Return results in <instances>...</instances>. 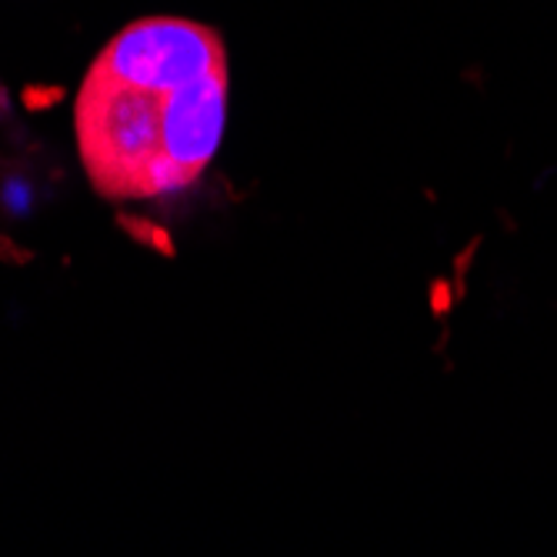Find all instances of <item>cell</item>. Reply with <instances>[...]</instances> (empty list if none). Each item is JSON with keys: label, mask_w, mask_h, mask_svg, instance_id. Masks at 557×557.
<instances>
[{"label": "cell", "mask_w": 557, "mask_h": 557, "mask_svg": "<svg viewBox=\"0 0 557 557\" xmlns=\"http://www.w3.org/2000/svg\"><path fill=\"white\" fill-rule=\"evenodd\" d=\"M94 71L150 87L177 90L227 71V50L214 27L187 17H140L117 30L94 58Z\"/></svg>", "instance_id": "2"}, {"label": "cell", "mask_w": 557, "mask_h": 557, "mask_svg": "<svg viewBox=\"0 0 557 557\" xmlns=\"http://www.w3.org/2000/svg\"><path fill=\"white\" fill-rule=\"evenodd\" d=\"M164 97L168 90L87 71L74 104V134L97 194L124 205L184 190L164 158Z\"/></svg>", "instance_id": "1"}]
</instances>
